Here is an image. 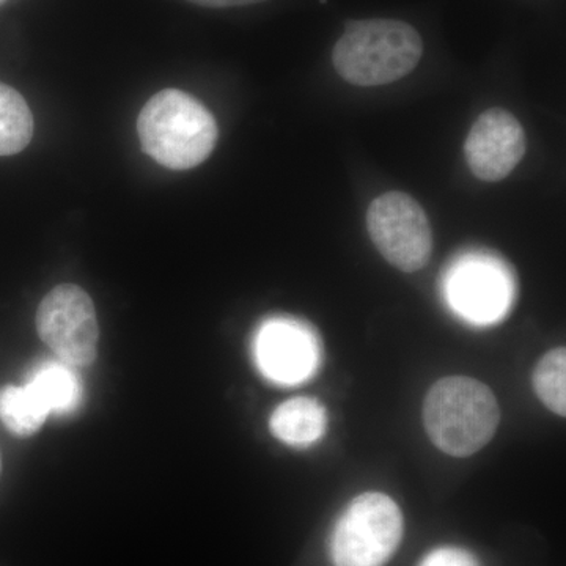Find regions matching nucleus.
Listing matches in <instances>:
<instances>
[{
	"mask_svg": "<svg viewBox=\"0 0 566 566\" xmlns=\"http://www.w3.org/2000/svg\"><path fill=\"white\" fill-rule=\"evenodd\" d=\"M271 433L292 447H308L326 433L324 406L311 397H297L275 408L270 419Z\"/></svg>",
	"mask_w": 566,
	"mask_h": 566,
	"instance_id": "nucleus-10",
	"label": "nucleus"
},
{
	"mask_svg": "<svg viewBox=\"0 0 566 566\" xmlns=\"http://www.w3.org/2000/svg\"><path fill=\"white\" fill-rule=\"evenodd\" d=\"M526 133L509 111L488 109L472 125L464 142L469 169L479 180H504L526 155Z\"/></svg>",
	"mask_w": 566,
	"mask_h": 566,
	"instance_id": "nucleus-9",
	"label": "nucleus"
},
{
	"mask_svg": "<svg viewBox=\"0 0 566 566\" xmlns=\"http://www.w3.org/2000/svg\"><path fill=\"white\" fill-rule=\"evenodd\" d=\"M403 536V515L389 495L365 493L346 506L331 539L334 566H385Z\"/></svg>",
	"mask_w": 566,
	"mask_h": 566,
	"instance_id": "nucleus-4",
	"label": "nucleus"
},
{
	"mask_svg": "<svg viewBox=\"0 0 566 566\" xmlns=\"http://www.w3.org/2000/svg\"><path fill=\"white\" fill-rule=\"evenodd\" d=\"M253 354L264 378L275 385L307 381L322 364V342L314 327L294 318H271L260 326Z\"/></svg>",
	"mask_w": 566,
	"mask_h": 566,
	"instance_id": "nucleus-7",
	"label": "nucleus"
},
{
	"mask_svg": "<svg viewBox=\"0 0 566 566\" xmlns=\"http://www.w3.org/2000/svg\"><path fill=\"white\" fill-rule=\"evenodd\" d=\"M536 397L554 415H566V353L556 348L539 359L534 371Z\"/></svg>",
	"mask_w": 566,
	"mask_h": 566,
	"instance_id": "nucleus-14",
	"label": "nucleus"
},
{
	"mask_svg": "<svg viewBox=\"0 0 566 566\" xmlns=\"http://www.w3.org/2000/svg\"><path fill=\"white\" fill-rule=\"evenodd\" d=\"M367 229L379 253L403 273L430 262L433 232L423 208L405 192H387L370 203Z\"/></svg>",
	"mask_w": 566,
	"mask_h": 566,
	"instance_id": "nucleus-5",
	"label": "nucleus"
},
{
	"mask_svg": "<svg viewBox=\"0 0 566 566\" xmlns=\"http://www.w3.org/2000/svg\"><path fill=\"white\" fill-rule=\"evenodd\" d=\"M512 294L509 270L490 256H465L446 279L449 304L458 315L475 324L499 322L510 311Z\"/></svg>",
	"mask_w": 566,
	"mask_h": 566,
	"instance_id": "nucleus-8",
	"label": "nucleus"
},
{
	"mask_svg": "<svg viewBox=\"0 0 566 566\" xmlns=\"http://www.w3.org/2000/svg\"><path fill=\"white\" fill-rule=\"evenodd\" d=\"M25 385L32 387L33 392L54 415H70L82 400L80 376L61 359L44 360L36 365Z\"/></svg>",
	"mask_w": 566,
	"mask_h": 566,
	"instance_id": "nucleus-11",
	"label": "nucleus"
},
{
	"mask_svg": "<svg viewBox=\"0 0 566 566\" xmlns=\"http://www.w3.org/2000/svg\"><path fill=\"white\" fill-rule=\"evenodd\" d=\"M189 2L208 7V9H230V7L253 6V3H262L266 0H189Z\"/></svg>",
	"mask_w": 566,
	"mask_h": 566,
	"instance_id": "nucleus-16",
	"label": "nucleus"
},
{
	"mask_svg": "<svg viewBox=\"0 0 566 566\" xmlns=\"http://www.w3.org/2000/svg\"><path fill=\"white\" fill-rule=\"evenodd\" d=\"M36 329L62 363L91 365L98 354L99 327L95 305L81 286L63 283L41 301Z\"/></svg>",
	"mask_w": 566,
	"mask_h": 566,
	"instance_id": "nucleus-6",
	"label": "nucleus"
},
{
	"mask_svg": "<svg viewBox=\"0 0 566 566\" xmlns=\"http://www.w3.org/2000/svg\"><path fill=\"white\" fill-rule=\"evenodd\" d=\"M142 148L172 170H189L207 161L218 142V125L199 99L177 88L156 93L137 120Z\"/></svg>",
	"mask_w": 566,
	"mask_h": 566,
	"instance_id": "nucleus-1",
	"label": "nucleus"
},
{
	"mask_svg": "<svg viewBox=\"0 0 566 566\" xmlns=\"http://www.w3.org/2000/svg\"><path fill=\"white\" fill-rule=\"evenodd\" d=\"M33 117L20 92L0 82V156L17 155L31 144Z\"/></svg>",
	"mask_w": 566,
	"mask_h": 566,
	"instance_id": "nucleus-13",
	"label": "nucleus"
},
{
	"mask_svg": "<svg viewBox=\"0 0 566 566\" xmlns=\"http://www.w3.org/2000/svg\"><path fill=\"white\" fill-rule=\"evenodd\" d=\"M419 566H480L479 560L460 547H439L428 554Z\"/></svg>",
	"mask_w": 566,
	"mask_h": 566,
	"instance_id": "nucleus-15",
	"label": "nucleus"
},
{
	"mask_svg": "<svg viewBox=\"0 0 566 566\" xmlns=\"http://www.w3.org/2000/svg\"><path fill=\"white\" fill-rule=\"evenodd\" d=\"M422 54V36L408 22L363 20L346 24L335 43L333 63L349 84L376 87L408 76Z\"/></svg>",
	"mask_w": 566,
	"mask_h": 566,
	"instance_id": "nucleus-3",
	"label": "nucleus"
},
{
	"mask_svg": "<svg viewBox=\"0 0 566 566\" xmlns=\"http://www.w3.org/2000/svg\"><path fill=\"white\" fill-rule=\"evenodd\" d=\"M499 422L501 409L493 390L479 379L449 376L424 397V430L447 455H474L493 439Z\"/></svg>",
	"mask_w": 566,
	"mask_h": 566,
	"instance_id": "nucleus-2",
	"label": "nucleus"
},
{
	"mask_svg": "<svg viewBox=\"0 0 566 566\" xmlns=\"http://www.w3.org/2000/svg\"><path fill=\"white\" fill-rule=\"evenodd\" d=\"M0 471H2V458H0Z\"/></svg>",
	"mask_w": 566,
	"mask_h": 566,
	"instance_id": "nucleus-17",
	"label": "nucleus"
},
{
	"mask_svg": "<svg viewBox=\"0 0 566 566\" xmlns=\"http://www.w3.org/2000/svg\"><path fill=\"white\" fill-rule=\"evenodd\" d=\"M3 2H6V0H0V6H2Z\"/></svg>",
	"mask_w": 566,
	"mask_h": 566,
	"instance_id": "nucleus-18",
	"label": "nucleus"
},
{
	"mask_svg": "<svg viewBox=\"0 0 566 566\" xmlns=\"http://www.w3.org/2000/svg\"><path fill=\"white\" fill-rule=\"evenodd\" d=\"M50 409L31 386H6L0 389V420L18 436H32L43 427Z\"/></svg>",
	"mask_w": 566,
	"mask_h": 566,
	"instance_id": "nucleus-12",
	"label": "nucleus"
}]
</instances>
